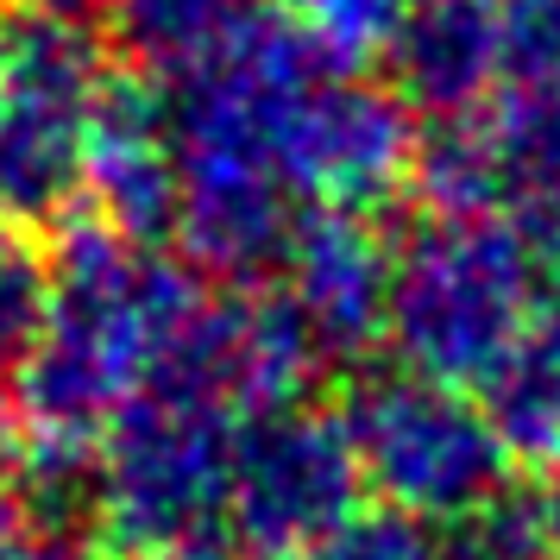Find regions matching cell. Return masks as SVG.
Masks as SVG:
<instances>
[{"instance_id": "1", "label": "cell", "mask_w": 560, "mask_h": 560, "mask_svg": "<svg viewBox=\"0 0 560 560\" xmlns=\"http://www.w3.org/2000/svg\"><path fill=\"white\" fill-rule=\"evenodd\" d=\"M208 278L183 258L120 240L102 221H70L51 253V308L38 347L13 372V397L38 434L95 441L114 409L139 397L177 322Z\"/></svg>"}, {"instance_id": "2", "label": "cell", "mask_w": 560, "mask_h": 560, "mask_svg": "<svg viewBox=\"0 0 560 560\" xmlns=\"http://www.w3.org/2000/svg\"><path fill=\"white\" fill-rule=\"evenodd\" d=\"M548 296L523 221L510 214H409L390 233L384 347L441 384H472L516 347Z\"/></svg>"}, {"instance_id": "3", "label": "cell", "mask_w": 560, "mask_h": 560, "mask_svg": "<svg viewBox=\"0 0 560 560\" xmlns=\"http://www.w3.org/2000/svg\"><path fill=\"white\" fill-rule=\"evenodd\" d=\"M107 89L102 26L77 7L0 20V221L51 228L89 208V132Z\"/></svg>"}, {"instance_id": "4", "label": "cell", "mask_w": 560, "mask_h": 560, "mask_svg": "<svg viewBox=\"0 0 560 560\" xmlns=\"http://www.w3.org/2000/svg\"><path fill=\"white\" fill-rule=\"evenodd\" d=\"M340 422L359 454L365 498L397 504L422 523H447L454 510L516 479V459L485 422L479 397L466 384L422 378L409 365L390 372L365 365L359 378H347Z\"/></svg>"}, {"instance_id": "5", "label": "cell", "mask_w": 560, "mask_h": 560, "mask_svg": "<svg viewBox=\"0 0 560 560\" xmlns=\"http://www.w3.org/2000/svg\"><path fill=\"white\" fill-rule=\"evenodd\" d=\"M233 422L228 409L139 390L95 434V485L102 529L114 548H177L228 535L233 485Z\"/></svg>"}, {"instance_id": "6", "label": "cell", "mask_w": 560, "mask_h": 560, "mask_svg": "<svg viewBox=\"0 0 560 560\" xmlns=\"http://www.w3.org/2000/svg\"><path fill=\"white\" fill-rule=\"evenodd\" d=\"M359 504L365 479L340 409H315L308 397H296L233 422L228 541L253 548L258 560L303 555Z\"/></svg>"}, {"instance_id": "7", "label": "cell", "mask_w": 560, "mask_h": 560, "mask_svg": "<svg viewBox=\"0 0 560 560\" xmlns=\"http://www.w3.org/2000/svg\"><path fill=\"white\" fill-rule=\"evenodd\" d=\"M278 296L303 322L315 365L359 378L384 347V296H390V228L378 208L315 202L278 265Z\"/></svg>"}, {"instance_id": "8", "label": "cell", "mask_w": 560, "mask_h": 560, "mask_svg": "<svg viewBox=\"0 0 560 560\" xmlns=\"http://www.w3.org/2000/svg\"><path fill=\"white\" fill-rule=\"evenodd\" d=\"M372 63L384 89L422 120L485 114L510 70L504 13L498 0H409Z\"/></svg>"}, {"instance_id": "9", "label": "cell", "mask_w": 560, "mask_h": 560, "mask_svg": "<svg viewBox=\"0 0 560 560\" xmlns=\"http://www.w3.org/2000/svg\"><path fill=\"white\" fill-rule=\"evenodd\" d=\"M89 208L102 228L139 246H158L177 228V152L158 82L107 77L89 132Z\"/></svg>"}, {"instance_id": "10", "label": "cell", "mask_w": 560, "mask_h": 560, "mask_svg": "<svg viewBox=\"0 0 560 560\" xmlns=\"http://www.w3.org/2000/svg\"><path fill=\"white\" fill-rule=\"evenodd\" d=\"M265 20V0H102V45L132 77L183 82L233 57Z\"/></svg>"}, {"instance_id": "11", "label": "cell", "mask_w": 560, "mask_h": 560, "mask_svg": "<svg viewBox=\"0 0 560 560\" xmlns=\"http://www.w3.org/2000/svg\"><path fill=\"white\" fill-rule=\"evenodd\" d=\"M472 397H479L485 422L498 429L510 459L548 466V459L560 454V290L541 296L535 322L516 334V347L472 384Z\"/></svg>"}, {"instance_id": "12", "label": "cell", "mask_w": 560, "mask_h": 560, "mask_svg": "<svg viewBox=\"0 0 560 560\" xmlns=\"http://www.w3.org/2000/svg\"><path fill=\"white\" fill-rule=\"evenodd\" d=\"M409 189L422 196L429 214H498L510 202L504 164L491 145L485 114H459V120H422L416 145H409Z\"/></svg>"}, {"instance_id": "13", "label": "cell", "mask_w": 560, "mask_h": 560, "mask_svg": "<svg viewBox=\"0 0 560 560\" xmlns=\"http://www.w3.org/2000/svg\"><path fill=\"white\" fill-rule=\"evenodd\" d=\"M485 127L504 164L510 202L560 208V70L498 89V102L485 107Z\"/></svg>"}, {"instance_id": "14", "label": "cell", "mask_w": 560, "mask_h": 560, "mask_svg": "<svg viewBox=\"0 0 560 560\" xmlns=\"http://www.w3.org/2000/svg\"><path fill=\"white\" fill-rule=\"evenodd\" d=\"M434 548H441V560H560L541 498L523 479H504L479 504L434 523Z\"/></svg>"}, {"instance_id": "15", "label": "cell", "mask_w": 560, "mask_h": 560, "mask_svg": "<svg viewBox=\"0 0 560 560\" xmlns=\"http://www.w3.org/2000/svg\"><path fill=\"white\" fill-rule=\"evenodd\" d=\"M45 308H51V253L26 228L0 221V378H13L38 347Z\"/></svg>"}, {"instance_id": "16", "label": "cell", "mask_w": 560, "mask_h": 560, "mask_svg": "<svg viewBox=\"0 0 560 560\" xmlns=\"http://www.w3.org/2000/svg\"><path fill=\"white\" fill-rule=\"evenodd\" d=\"M296 560H441V548H434V523H422V516H409L397 504L365 498L353 516H340Z\"/></svg>"}, {"instance_id": "17", "label": "cell", "mask_w": 560, "mask_h": 560, "mask_svg": "<svg viewBox=\"0 0 560 560\" xmlns=\"http://www.w3.org/2000/svg\"><path fill=\"white\" fill-rule=\"evenodd\" d=\"M409 0H296V13L290 20H303L322 45H334L340 57H353V63H372L378 45L390 38V26L404 20Z\"/></svg>"}, {"instance_id": "18", "label": "cell", "mask_w": 560, "mask_h": 560, "mask_svg": "<svg viewBox=\"0 0 560 560\" xmlns=\"http://www.w3.org/2000/svg\"><path fill=\"white\" fill-rule=\"evenodd\" d=\"M498 13H504V45L516 77L560 70V0H498Z\"/></svg>"}, {"instance_id": "19", "label": "cell", "mask_w": 560, "mask_h": 560, "mask_svg": "<svg viewBox=\"0 0 560 560\" xmlns=\"http://www.w3.org/2000/svg\"><path fill=\"white\" fill-rule=\"evenodd\" d=\"M523 233H529V246H535L541 283L560 290V208H529V214H523Z\"/></svg>"}, {"instance_id": "20", "label": "cell", "mask_w": 560, "mask_h": 560, "mask_svg": "<svg viewBox=\"0 0 560 560\" xmlns=\"http://www.w3.org/2000/svg\"><path fill=\"white\" fill-rule=\"evenodd\" d=\"M127 560H233V541H228V535H208V541H177V548H145V555H127Z\"/></svg>"}, {"instance_id": "21", "label": "cell", "mask_w": 560, "mask_h": 560, "mask_svg": "<svg viewBox=\"0 0 560 560\" xmlns=\"http://www.w3.org/2000/svg\"><path fill=\"white\" fill-rule=\"evenodd\" d=\"M535 498H541V516L555 529V548H560V454L548 466H535Z\"/></svg>"}, {"instance_id": "22", "label": "cell", "mask_w": 560, "mask_h": 560, "mask_svg": "<svg viewBox=\"0 0 560 560\" xmlns=\"http://www.w3.org/2000/svg\"><path fill=\"white\" fill-rule=\"evenodd\" d=\"M20 7H77V13H82L89 0H20Z\"/></svg>"}, {"instance_id": "23", "label": "cell", "mask_w": 560, "mask_h": 560, "mask_svg": "<svg viewBox=\"0 0 560 560\" xmlns=\"http://www.w3.org/2000/svg\"><path fill=\"white\" fill-rule=\"evenodd\" d=\"M265 560H296V555H265Z\"/></svg>"}]
</instances>
